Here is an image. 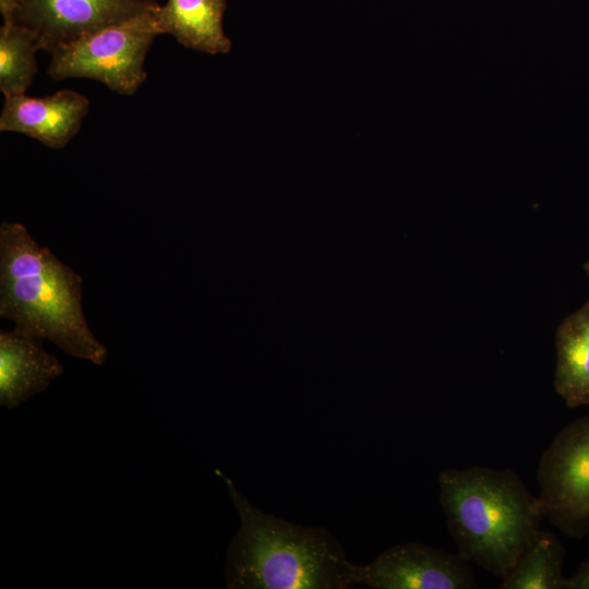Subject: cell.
I'll use <instances>...</instances> for the list:
<instances>
[{
	"label": "cell",
	"instance_id": "obj_1",
	"mask_svg": "<svg viewBox=\"0 0 589 589\" xmlns=\"http://www.w3.org/2000/svg\"><path fill=\"white\" fill-rule=\"evenodd\" d=\"M82 276L20 223L0 225V317L67 354L101 365L108 350L82 306Z\"/></svg>",
	"mask_w": 589,
	"mask_h": 589
},
{
	"label": "cell",
	"instance_id": "obj_2",
	"mask_svg": "<svg viewBox=\"0 0 589 589\" xmlns=\"http://www.w3.org/2000/svg\"><path fill=\"white\" fill-rule=\"evenodd\" d=\"M241 525L227 551L228 589H348L350 562L323 527H303L253 506L233 481L216 469Z\"/></svg>",
	"mask_w": 589,
	"mask_h": 589
},
{
	"label": "cell",
	"instance_id": "obj_3",
	"mask_svg": "<svg viewBox=\"0 0 589 589\" xmlns=\"http://www.w3.org/2000/svg\"><path fill=\"white\" fill-rule=\"evenodd\" d=\"M440 500L458 553L503 577L541 529V502L510 469H447Z\"/></svg>",
	"mask_w": 589,
	"mask_h": 589
},
{
	"label": "cell",
	"instance_id": "obj_4",
	"mask_svg": "<svg viewBox=\"0 0 589 589\" xmlns=\"http://www.w3.org/2000/svg\"><path fill=\"white\" fill-rule=\"evenodd\" d=\"M155 9L55 51L50 55L48 75L56 81L89 79L118 94H134L147 77L145 58L160 35Z\"/></svg>",
	"mask_w": 589,
	"mask_h": 589
},
{
	"label": "cell",
	"instance_id": "obj_5",
	"mask_svg": "<svg viewBox=\"0 0 589 589\" xmlns=\"http://www.w3.org/2000/svg\"><path fill=\"white\" fill-rule=\"evenodd\" d=\"M543 516L566 536L589 533V414L564 426L539 461Z\"/></svg>",
	"mask_w": 589,
	"mask_h": 589
},
{
	"label": "cell",
	"instance_id": "obj_6",
	"mask_svg": "<svg viewBox=\"0 0 589 589\" xmlns=\"http://www.w3.org/2000/svg\"><path fill=\"white\" fill-rule=\"evenodd\" d=\"M157 7L155 0H22L13 22L34 32L39 50L51 55Z\"/></svg>",
	"mask_w": 589,
	"mask_h": 589
},
{
	"label": "cell",
	"instance_id": "obj_7",
	"mask_svg": "<svg viewBox=\"0 0 589 589\" xmlns=\"http://www.w3.org/2000/svg\"><path fill=\"white\" fill-rule=\"evenodd\" d=\"M354 585L374 589H473V572L459 553L409 542L390 546L366 565L350 564Z\"/></svg>",
	"mask_w": 589,
	"mask_h": 589
},
{
	"label": "cell",
	"instance_id": "obj_8",
	"mask_svg": "<svg viewBox=\"0 0 589 589\" xmlns=\"http://www.w3.org/2000/svg\"><path fill=\"white\" fill-rule=\"evenodd\" d=\"M89 100L72 89L44 97L4 96L0 131L21 133L48 148L61 149L77 134Z\"/></svg>",
	"mask_w": 589,
	"mask_h": 589
},
{
	"label": "cell",
	"instance_id": "obj_9",
	"mask_svg": "<svg viewBox=\"0 0 589 589\" xmlns=\"http://www.w3.org/2000/svg\"><path fill=\"white\" fill-rule=\"evenodd\" d=\"M63 374L43 339L17 327L0 332V404L13 410Z\"/></svg>",
	"mask_w": 589,
	"mask_h": 589
},
{
	"label": "cell",
	"instance_id": "obj_10",
	"mask_svg": "<svg viewBox=\"0 0 589 589\" xmlns=\"http://www.w3.org/2000/svg\"><path fill=\"white\" fill-rule=\"evenodd\" d=\"M226 0H167L154 11L160 34L182 46L208 55H225L231 41L223 26Z\"/></svg>",
	"mask_w": 589,
	"mask_h": 589
},
{
	"label": "cell",
	"instance_id": "obj_11",
	"mask_svg": "<svg viewBox=\"0 0 589 589\" xmlns=\"http://www.w3.org/2000/svg\"><path fill=\"white\" fill-rule=\"evenodd\" d=\"M554 387L569 408L589 405V299L555 333Z\"/></svg>",
	"mask_w": 589,
	"mask_h": 589
},
{
	"label": "cell",
	"instance_id": "obj_12",
	"mask_svg": "<svg viewBox=\"0 0 589 589\" xmlns=\"http://www.w3.org/2000/svg\"><path fill=\"white\" fill-rule=\"evenodd\" d=\"M565 549L552 532L540 529L502 577L500 589H565Z\"/></svg>",
	"mask_w": 589,
	"mask_h": 589
},
{
	"label": "cell",
	"instance_id": "obj_13",
	"mask_svg": "<svg viewBox=\"0 0 589 589\" xmlns=\"http://www.w3.org/2000/svg\"><path fill=\"white\" fill-rule=\"evenodd\" d=\"M39 50L34 32L19 23L0 28V91L4 96L25 94L37 73Z\"/></svg>",
	"mask_w": 589,
	"mask_h": 589
},
{
	"label": "cell",
	"instance_id": "obj_14",
	"mask_svg": "<svg viewBox=\"0 0 589 589\" xmlns=\"http://www.w3.org/2000/svg\"><path fill=\"white\" fill-rule=\"evenodd\" d=\"M565 589H589V560L584 562L577 572L567 578Z\"/></svg>",
	"mask_w": 589,
	"mask_h": 589
},
{
	"label": "cell",
	"instance_id": "obj_15",
	"mask_svg": "<svg viewBox=\"0 0 589 589\" xmlns=\"http://www.w3.org/2000/svg\"><path fill=\"white\" fill-rule=\"evenodd\" d=\"M22 0H0V12L3 23H13V15Z\"/></svg>",
	"mask_w": 589,
	"mask_h": 589
},
{
	"label": "cell",
	"instance_id": "obj_16",
	"mask_svg": "<svg viewBox=\"0 0 589 589\" xmlns=\"http://www.w3.org/2000/svg\"><path fill=\"white\" fill-rule=\"evenodd\" d=\"M585 271H586V273H587V275L589 277V260L585 264Z\"/></svg>",
	"mask_w": 589,
	"mask_h": 589
}]
</instances>
